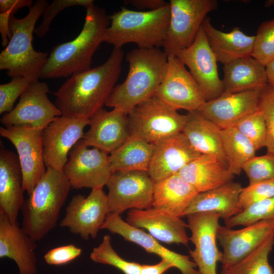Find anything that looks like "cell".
I'll return each mask as SVG.
<instances>
[{"label": "cell", "mask_w": 274, "mask_h": 274, "mask_svg": "<svg viewBox=\"0 0 274 274\" xmlns=\"http://www.w3.org/2000/svg\"><path fill=\"white\" fill-rule=\"evenodd\" d=\"M122 48H114L102 64L75 74L55 93V105L62 116L90 118L108 100L121 72Z\"/></svg>", "instance_id": "6da1fadb"}, {"label": "cell", "mask_w": 274, "mask_h": 274, "mask_svg": "<svg viewBox=\"0 0 274 274\" xmlns=\"http://www.w3.org/2000/svg\"><path fill=\"white\" fill-rule=\"evenodd\" d=\"M86 9L85 22L80 33L73 40L52 49L40 78L70 77L91 68L92 57L105 42L110 21L103 8L93 4Z\"/></svg>", "instance_id": "7a4b0ae2"}, {"label": "cell", "mask_w": 274, "mask_h": 274, "mask_svg": "<svg viewBox=\"0 0 274 274\" xmlns=\"http://www.w3.org/2000/svg\"><path fill=\"white\" fill-rule=\"evenodd\" d=\"M167 58L158 48H138L129 51L126 55L129 65L127 77L116 85L105 106L128 114L140 104L155 96L166 72Z\"/></svg>", "instance_id": "3957f363"}, {"label": "cell", "mask_w": 274, "mask_h": 274, "mask_svg": "<svg viewBox=\"0 0 274 274\" xmlns=\"http://www.w3.org/2000/svg\"><path fill=\"white\" fill-rule=\"evenodd\" d=\"M71 188L62 172L47 167L20 209L22 228L32 240L42 239L56 227Z\"/></svg>", "instance_id": "277c9868"}, {"label": "cell", "mask_w": 274, "mask_h": 274, "mask_svg": "<svg viewBox=\"0 0 274 274\" xmlns=\"http://www.w3.org/2000/svg\"><path fill=\"white\" fill-rule=\"evenodd\" d=\"M49 3L37 0L24 17L12 15L10 20L11 37L0 54V69L11 78L29 77L39 80L47 62V53L33 49L32 41L36 24Z\"/></svg>", "instance_id": "5b68a950"}, {"label": "cell", "mask_w": 274, "mask_h": 274, "mask_svg": "<svg viewBox=\"0 0 274 274\" xmlns=\"http://www.w3.org/2000/svg\"><path fill=\"white\" fill-rule=\"evenodd\" d=\"M169 4L152 11H134L122 7L109 16L105 42L114 48L135 44L139 48L162 47L169 20Z\"/></svg>", "instance_id": "8992f818"}, {"label": "cell", "mask_w": 274, "mask_h": 274, "mask_svg": "<svg viewBox=\"0 0 274 274\" xmlns=\"http://www.w3.org/2000/svg\"><path fill=\"white\" fill-rule=\"evenodd\" d=\"M186 115L154 96L135 107L128 114L130 135L155 145L183 132Z\"/></svg>", "instance_id": "52a82bcc"}, {"label": "cell", "mask_w": 274, "mask_h": 274, "mask_svg": "<svg viewBox=\"0 0 274 274\" xmlns=\"http://www.w3.org/2000/svg\"><path fill=\"white\" fill-rule=\"evenodd\" d=\"M170 14L162 47L168 56L176 55L194 42L207 15L218 7L216 0H170Z\"/></svg>", "instance_id": "ba28073f"}, {"label": "cell", "mask_w": 274, "mask_h": 274, "mask_svg": "<svg viewBox=\"0 0 274 274\" xmlns=\"http://www.w3.org/2000/svg\"><path fill=\"white\" fill-rule=\"evenodd\" d=\"M154 184L147 172L112 173L106 185L109 214L120 215L128 209L152 208Z\"/></svg>", "instance_id": "9c48e42d"}, {"label": "cell", "mask_w": 274, "mask_h": 274, "mask_svg": "<svg viewBox=\"0 0 274 274\" xmlns=\"http://www.w3.org/2000/svg\"><path fill=\"white\" fill-rule=\"evenodd\" d=\"M68 155L62 172L71 187L103 189L112 174L108 153L90 148L81 140Z\"/></svg>", "instance_id": "30bf717a"}, {"label": "cell", "mask_w": 274, "mask_h": 274, "mask_svg": "<svg viewBox=\"0 0 274 274\" xmlns=\"http://www.w3.org/2000/svg\"><path fill=\"white\" fill-rule=\"evenodd\" d=\"M47 84L39 80L31 83L20 96L18 103L1 118L5 126H26L43 130L61 111L49 99Z\"/></svg>", "instance_id": "8fae6325"}, {"label": "cell", "mask_w": 274, "mask_h": 274, "mask_svg": "<svg viewBox=\"0 0 274 274\" xmlns=\"http://www.w3.org/2000/svg\"><path fill=\"white\" fill-rule=\"evenodd\" d=\"M42 130L26 126L0 127V134L8 140L17 152L23 177V187L29 195L45 175Z\"/></svg>", "instance_id": "7c38bea8"}, {"label": "cell", "mask_w": 274, "mask_h": 274, "mask_svg": "<svg viewBox=\"0 0 274 274\" xmlns=\"http://www.w3.org/2000/svg\"><path fill=\"white\" fill-rule=\"evenodd\" d=\"M107 194L102 189H91L89 194L74 195L65 209L59 226L84 240L95 238L109 214Z\"/></svg>", "instance_id": "4fadbf2b"}, {"label": "cell", "mask_w": 274, "mask_h": 274, "mask_svg": "<svg viewBox=\"0 0 274 274\" xmlns=\"http://www.w3.org/2000/svg\"><path fill=\"white\" fill-rule=\"evenodd\" d=\"M176 57L189 68L206 101L223 94L224 84L219 76L218 61L201 27L192 45Z\"/></svg>", "instance_id": "5bb4252c"}, {"label": "cell", "mask_w": 274, "mask_h": 274, "mask_svg": "<svg viewBox=\"0 0 274 274\" xmlns=\"http://www.w3.org/2000/svg\"><path fill=\"white\" fill-rule=\"evenodd\" d=\"M89 118L61 116L42 130L43 159L46 167L62 172L68 155L84 135Z\"/></svg>", "instance_id": "9a60e30c"}, {"label": "cell", "mask_w": 274, "mask_h": 274, "mask_svg": "<svg viewBox=\"0 0 274 274\" xmlns=\"http://www.w3.org/2000/svg\"><path fill=\"white\" fill-rule=\"evenodd\" d=\"M155 96L178 110L196 111L206 100L196 82L175 56H168L167 70Z\"/></svg>", "instance_id": "2e32d148"}, {"label": "cell", "mask_w": 274, "mask_h": 274, "mask_svg": "<svg viewBox=\"0 0 274 274\" xmlns=\"http://www.w3.org/2000/svg\"><path fill=\"white\" fill-rule=\"evenodd\" d=\"M188 228L191 232L189 237L194 249L189 251L199 274H217V264L221 261L222 252L217 245V230L220 216L212 212L189 214Z\"/></svg>", "instance_id": "e0dca14e"}, {"label": "cell", "mask_w": 274, "mask_h": 274, "mask_svg": "<svg viewBox=\"0 0 274 274\" xmlns=\"http://www.w3.org/2000/svg\"><path fill=\"white\" fill-rule=\"evenodd\" d=\"M272 234L274 219L262 220L235 230L220 225L217 237L223 249L222 268L243 259Z\"/></svg>", "instance_id": "ac0fdd59"}, {"label": "cell", "mask_w": 274, "mask_h": 274, "mask_svg": "<svg viewBox=\"0 0 274 274\" xmlns=\"http://www.w3.org/2000/svg\"><path fill=\"white\" fill-rule=\"evenodd\" d=\"M264 87L237 93H223L216 99L206 101L196 111L221 129L234 127L242 120L259 111Z\"/></svg>", "instance_id": "d6986e66"}, {"label": "cell", "mask_w": 274, "mask_h": 274, "mask_svg": "<svg viewBox=\"0 0 274 274\" xmlns=\"http://www.w3.org/2000/svg\"><path fill=\"white\" fill-rule=\"evenodd\" d=\"M89 129L82 139L88 147L110 154L129 137L128 114L113 109H102L89 118Z\"/></svg>", "instance_id": "ffe728a7"}, {"label": "cell", "mask_w": 274, "mask_h": 274, "mask_svg": "<svg viewBox=\"0 0 274 274\" xmlns=\"http://www.w3.org/2000/svg\"><path fill=\"white\" fill-rule=\"evenodd\" d=\"M101 229H107L112 233L118 234L125 240L138 245L147 252L170 261L181 274H199L196 264L190 256L165 248L150 234L123 221L120 215L108 214Z\"/></svg>", "instance_id": "44dd1931"}, {"label": "cell", "mask_w": 274, "mask_h": 274, "mask_svg": "<svg viewBox=\"0 0 274 274\" xmlns=\"http://www.w3.org/2000/svg\"><path fill=\"white\" fill-rule=\"evenodd\" d=\"M147 173L155 182L179 172L201 154L191 145L183 132L155 145Z\"/></svg>", "instance_id": "7402d4cb"}, {"label": "cell", "mask_w": 274, "mask_h": 274, "mask_svg": "<svg viewBox=\"0 0 274 274\" xmlns=\"http://www.w3.org/2000/svg\"><path fill=\"white\" fill-rule=\"evenodd\" d=\"M36 248V242L23 229L0 212V258L13 260L19 274H38Z\"/></svg>", "instance_id": "603a6c76"}, {"label": "cell", "mask_w": 274, "mask_h": 274, "mask_svg": "<svg viewBox=\"0 0 274 274\" xmlns=\"http://www.w3.org/2000/svg\"><path fill=\"white\" fill-rule=\"evenodd\" d=\"M126 222L138 228H143L158 241L166 244L187 245L186 223L181 217L170 215L153 207L146 210H130Z\"/></svg>", "instance_id": "cb8c5ba5"}, {"label": "cell", "mask_w": 274, "mask_h": 274, "mask_svg": "<svg viewBox=\"0 0 274 274\" xmlns=\"http://www.w3.org/2000/svg\"><path fill=\"white\" fill-rule=\"evenodd\" d=\"M23 177L18 155L0 149V212L13 224L18 223L19 212L24 201Z\"/></svg>", "instance_id": "d4e9b609"}, {"label": "cell", "mask_w": 274, "mask_h": 274, "mask_svg": "<svg viewBox=\"0 0 274 274\" xmlns=\"http://www.w3.org/2000/svg\"><path fill=\"white\" fill-rule=\"evenodd\" d=\"M209 44L218 61L223 65L246 56H252L255 36H248L239 27L225 32L216 29L207 16L201 25Z\"/></svg>", "instance_id": "484cf974"}, {"label": "cell", "mask_w": 274, "mask_h": 274, "mask_svg": "<svg viewBox=\"0 0 274 274\" xmlns=\"http://www.w3.org/2000/svg\"><path fill=\"white\" fill-rule=\"evenodd\" d=\"M178 174L198 193L232 181L234 175L227 162L211 155L201 154L185 165Z\"/></svg>", "instance_id": "4316f807"}, {"label": "cell", "mask_w": 274, "mask_h": 274, "mask_svg": "<svg viewBox=\"0 0 274 274\" xmlns=\"http://www.w3.org/2000/svg\"><path fill=\"white\" fill-rule=\"evenodd\" d=\"M242 188L239 183L231 181L215 189L198 193L184 216L196 213L212 212L217 214L225 222L243 211L239 202Z\"/></svg>", "instance_id": "83f0119b"}, {"label": "cell", "mask_w": 274, "mask_h": 274, "mask_svg": "<svg viewBox=\"0 0 274 274\" xmlns=\"http://www.w3.org/2000/svg\"><path fill=\"white\" fill-rule=\"evenodd\" d=\"M198 193L177 174L155 182L152 207L181 218Z\"/></svg>", "instance_id": "f1b7e54d"}, {"label": "cell", "mask_w": 274, "mask_h": 274, "mask_svg": "<svg viewBox=\"0 0 274 274\" xmlns=\"http://www.w3.org/2000/svg\"><path fill=\"white\" fill-rule=\"evenodd\" d=\"M224 93L244 92L268 84L265 66L252 56L223 65Z\"/></svg>", "instance_id": "f546056e"}, {"label": "cell", "mask_w": 274, "mask_h": 274, "mask_svg": "<svg viewBox=\"0 0 274 274\" xmlns=\"http://www.w3.org/2000/svg\"><path fill=\"white\" fill-rule=\"evenodd\" d=\"M187 116L182 132L193 147L201 154L216 156L227 163L223 149L221 129L197 111L189 112Z\"/></svg>", "instance_id": "4dcf8cb0"}, {"label": "cell", "mask_w": 274, "mask_h": 274, "mask_svg": "<svg viewBox=\"0 0 274 274\" xmlns=\"http://www.w3.org/2000/svg\"><path fill=\"white\" fill-rule=\"evenodd\" d=\"M155 145L135 136L129 138L109 154L112 173L131 171L147 172Z\"/></svg>", "instance_id": "1f68e13d"}, {"label": "cell", "mask_w": 274, "mask_h": 274, "mask_svg": "<svg viewBox=\"0 0 274 274\" xmlns=\"http://www.w3.org/2000/svg\"><path fill=\"white\" fill-rule=\"evenodd\" d=\"M222 143L229 171L241 174L244 165L255 156L256 148L235 127L221 129Z\"/></svg>", "instance_id": "d6a6232c"}, {"label": "cell", "mask_w": 274, "mask_h": 274, "mask_svg": "<svg viewBox=\"0 0 274 274\" xmlns=\"http://www.w3.org/2000/svg\"><path fill=\"white\" fill-rule=\"evenodd\" d=\"M273 245L272 234L243 259L231 266L222 268L221 274H274L268 259Z\"/></svg>", "instance_id": "836d02e7"}, {"label": "cell", "mask_w": 274, "mask_h": 274, "mask_svg": "<svg viewBox=\"0 0 274 274\" xmlns=\"http://www.w3.org/2000/svg\"><path fill=\"white\" fill-rule=\"evenodd\" d=\"M90 258L94 262L112 266L124 274H140L141 264L120 257L113 248L108 234L105 235L100 244L92 249Z\"/></svg>", "instance_id": "e575fe53"}, {"label": "cell", "mask_w": 274, "mask_h": 274, "mask_svg": "<svg viewBox=\"0 0 274 274\" xmlns=\"http://www.w3.org/2000/svg\"><path fill=\"white\" fill-rule=\"evenodd\" d=\"M274 219V196L256 202L229 220L225 221V226H247L259 221Z\"/></svg>", "instance_id": "d590c367"}, {"label": "cell", "mask_w": 274, "mask_h": 274, "mask_svg": "<svg viewBox=\"0 0 274 274\" xmlns=\"http://www.w3.org/2000/svg\"><path fill=\"white\" fill-rule=\"evenodd\" d=\"M234 127L251 141L256 150L266 147L267 129L264 116L261 111L243 119Z\"/></svg>", "instance_id": "8d00e7d4"}, {"label": "cell", "mask_w": 274, "mask_h": 274, "mask_svg": "<svg viewBox=\"0 0 274 274\" xmlns=\"http://www.w3.org/2000/svg\"><path fill=\"white\" fill-rule=\"evenodd\" d=\"M255 36L252 56L265 66L274 58V18L262 22Z\"/></svg>", "instance_id": "74e56055"}, {"label": "cell", "mask_w": 274, "mask_h": 274, "mask_svg": "<svg viewBox=\"0 0 274 274\" xmlns=\"http://www.w3.org/2000/svg\"><path fill=\"white\" fill-rule=\"evenodd\" d=\"M242 170L248 177L249 184L274 179V154L255 156L244 165Z\"/></svg>", "instance_id": "f35d334b"}, {"label": "cell", "mask_w": 274, "mask_h": 274, "mask_svg": "<svg viewBox=\"0 0 274 274\" xmlns=\"http://www.w3.org/2000/svg\"><path fill=\"white\" fill-rule=\"evenodd\" d=\"M38 81L29 77L12 78L7 83L0 85V114L7 113L14 108V104L27 86Z\"/></svg>", "instance_id": "ab89813d"}, {"label": "cell", "mask_w": 274, "mask_h": 274, "mask_svg": "<svg viewBox=\"0 0 274 274\" xmlns=\"http://www.w3.org/2000/svg\"><path fill=\"white\" fill-rule=\"evenodd\" d=\"M259 110L264 115L266 126L267 153L274 154V89L268 84L262 90Z\"/></svg>", "instance_id": "60d3db41"}, {"label": "cell", "mask_w": 274, "mask_h": 274, "mask_svg": "<svg viewBox=\"0 0 274 274\" xmlns=\"http://www.w3.org/2000/svg\"><path fill=\"white\" fill-rule=\"evenodd\" d=\"M92 0H54L48 5L43 14L42 22L36 27L34 33L39 37L44 36L49 30L54 17L63 10L73 6H80L85 8L94 4Z\"/></svg>", "instance_id": "b9f144b4"}, {"label": "cell", "mask_w": 274, "mask_h": 274, "mask_svg": "<svg viewBox=\"0 0 274 274\" xmlns=\"http://www.w3.org/2000/svg\"><path fill=\"white\" fill-rule=\"evenodd\" d=\"M274 196V179L249 184L243 188L239 195V204L243 210L262 200Z\"/></svg>", "instance_id": "7bdbcfd3"}, {"label": "cell", "mask_w": 274, "mask_h": 274, "mask_svg": "<svg viewBox=\"0 0 274 274\" xmlns=\"http://www.w3.org/2000/svg\"><path fill=\"white\" fill-rule=\"evenodd\" d=\"M82 249L73 244L54 248L44 255L46 263L51 265H62L74 260L82 254Z\"/></svg>", "instance_id": "ee69618b"}, {"label": "cell", "mask_w": 274, "mask_h": 274, "mask_svg": "<svg viewBox=\"0 0 274 274\" xmlns=\"http://www.w3.org/2000/svg\"><path fill=\"white\" fill-rule=\"evenodd\" d=\"M124 3L135 7L141 11H152L167 6L169 3L163 0H126Z\"/></svg>", "instance_id": "f6af8a7d"}, {"label": "cell", "mask_w": 274, "mask_h": 274, "mask_svg": "<svg viewBox=\"0 0 274 274\" xmlns=\"http://www.w3.org/2000/svg\"><path fill=\"white\" fill-rule=\"evenodd\" d=\"M14 14L11 10L0 13V32L2 37V46L6 47L11 37L10 29V20Z\"/></svg>", "instance_id": "bcb514c9"}, {"label": "cell", "mask_w": 274, "mask_h": 274, "mask_svg": "<svg viewBox=\"0 0 274 274\" xmlns=\"http://www.w3.org/2000/svg\"><path fill=\"white\" fill-rule=\"evenodd\" d=\"M174 267L175 266L172 262L166 259H161L155 264H141L140 274H163Z\"/></svg>", "instance_id": "7dc6e473"}, {"label": "cell", "mask_w": 274, "mask_h": 274, "mask_svg": "<svg viewBox=\"0 0 274 274\" xmlns=\"http://www.w3.org/2000/svg\"><path fill=\"white\" fill-rule=\"evenodd\" d=\"M32 5V0H1L0 12L4 13L11 10L15 14L18 10L24 7L29 8Z\"/></svg>", "instance_id": "c3c4849f"}, {"label": "cell", "mask_w": 274, "mask_h": 274, "mask_svg": "<svg viewBox=\"0 0 274 274\" xmlns=\"http://www.w3.org/2000/svg\"><path fill=\"white\" fill-rule=\"evenodd\" d=\"M265 68L268 84L274 89V58L265 65Z\"/></svg>", "instance_id": "681fc988"}, {"label": "cell", "mask_w": 274, "mask_h": 274, "mask_svg": "<svg viewBox=\"0 0 274 274\" xmlns=\"http://www.w3.org/2000/svg\"><path fill=\"white\" fill-rule=\"evenodd\" d=\"M272 5H274V1H267L266 3H265V6L266 7H269Z\"/></svg>", "instance_id": "f907efd6"}, {"label": "cell", "mask_w": 274, "mask_h": 274, "mask_svg": "<svg viewBox=\"0 0 274 274\" xmlns=\"http://www.w3.org/2000/svg\"><path fill=\"white\" fill-rule=\"evenodd\" d=\"M89 274H93V273H89Z\"/></svg>", "instance_id": "816d5d0a"}]
</instances>
